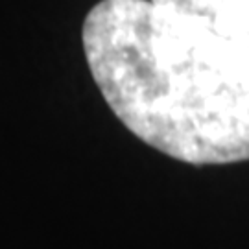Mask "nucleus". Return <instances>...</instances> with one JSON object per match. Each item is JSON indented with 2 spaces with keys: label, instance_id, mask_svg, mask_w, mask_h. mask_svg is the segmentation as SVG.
I'll list each match as a JSON object with an SVG mask.
<instances>
[{
  "label": "nucleus",
  "instance_id": "obj_1",
  "mask_svg": "<svg viewBox=\"0 0 249 249\" xmlns=\"http://www.w3.org/2000/svg\"><path fill=\"white\" fill-rule=\"evenodd\" d=\"M109 109L148 146L188 164L249 160V81L211 28L157 0H102L81 28Z\"/></svg>",
  "mask_w": 249,
  "mask_h": 249
},
{
  "label": "nucleus",
  "instance_id": "obj_2",
  "mask_svg": "<svg viewBox=\"0 0 249 249\" xmlns=\"http://www.w3.org/2000/svg\"><path fill=\"white\" fill-rule=\"evenodd\" d=\"M201 18L240 65L249 80V0H157Z\"/></svg>",
  "mask_w": 249,
  "mask_h": 249
}]
</instances>
